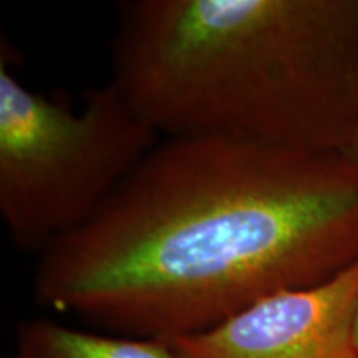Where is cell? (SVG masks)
<instances>
[{"label":"cell","mask_w":358,"mask_h":358,"mask_svg":"<svg viewBox=\"0 0 358 358\" xmlns=\"http://www.w3.org/2000/svg\"><path fill=\"white\" fill-rule=\"evenodd\" d=\"M353 345H355V352L358 357V303L355 310V322H353Z\"/></svg>","instance_id":"cell-7"},{"label":"cell","mask_w":358,"mask_h":358,"mask_svg":"<svg viewBox=\"0 0 358 358\" xmlns=\"http://www.w3.org/2000/svg\"><path fill=\"white\" fill-rule=\"evenodd\" d=\"M357 261L358 168L340 151L174 136L40 254L35 290L57 310L173 340Z\"/></svg>","instance_id":"cell-1"},{"label":"cell","mask_w":358,"mask_h":358,"mask_svg":"<svg viewBox=\"0 0 358 358\" xmlns=\"http://www.w3.org/2000/svg\"><path fill=\"white\" fill-rule=\"evenodd\" d=\"M163 136L111 82L80 110L32 92L0 60V216L17 249L42 254L87 224Z\"/></svg>","instance_id":"cell-3"},{"label":"cell","mask_w":358,"mask_h":358,"mask_svg":"<svg viewBox=\"0 0 358 358\" xmlns=\"http://www.w3.org/2000/svg\"><path fill=\"white\" fill-rule=\"evenodd\" d=\"M357 358H358V357H357Z\"/></svg>","instance_id":"cell-8"},{"label":"cell","mask_w":358,"mask_h":358,"mask_svg":"<svg viewBox=\"0 0 358 358\" xmlns=\"http://www.w3.org/2000/svg\"><path fill=\"white\" fill-rule=\"evenodd\" d=\"M340 153L345 156L348 161H352V163L358 168V131L355 133V136L340 150Z\"/></svg>","instance_id":"cell-6"},{"label":"cell","mask_w":358,"mask_h":358,"mask_svg":"<svg viewBox=\"0 0 358 358\" xmlns=\"http://www.w3.org/2000/svg\"><path fill=\"white\" fill-rule=\"evenodd\" d=\"M13 358H182L166 340L108 337L35 320L20 329Z\"/></svg>","instance_id":"cell-5"},{"label":"cell","mask_w":358,"mask_h":358,"mask_svg":"<svg viewBox=\"0 0 358 358\" xmlns=\"http://www.w3.org/2000/svg\"><path fill=\"white\" fill-rule=\"evenodd\" d=\"M111 82L163 138L340 151L358 131V0H128Z\"/></svg>","instance_id":"cell-2"},{"label":"cell","mask_w":358,"mask_h":358,"mask_svg":"<svg viewBox=\"0 0 358 358\" xmlns=\"http://www.w3.org/2000/svg\"><path fill=\"white\" fill-rule=\"evenodd\" d=\"M358 261L332 279L268 294L206 332L166 340L182 358H357Z\"/></svg>","instance_id":"cell-4"}]
</instances>
